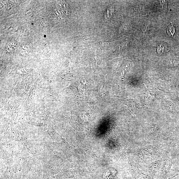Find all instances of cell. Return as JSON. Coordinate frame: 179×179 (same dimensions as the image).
Listing matches in <instances>:
<instances>
[{"label":"cell","instance_id":"1","mask_svg":"<svg viewBox=\"0 0 179 179\" xmlns=\"http://www.w3.org/2000/svg\"><path fill=\"white\" fill-rule=\"evenodd\" d=\"M176 28L171 23L168 26L167 28V33L169 36H173L175 32Z\"/></svg>","mask_w":179,"mask_h":179}]
</instances>
